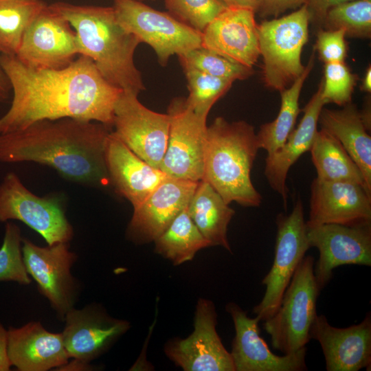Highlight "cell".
I'll use <instances>...</instances> for the list:
<instances>
[{
	"instance_id": "cell-1",
	"label": "cell",
	"mask_w": 371,
	"mask_h": 371,
	"mask_svg": "<svg viewBox=\"0 0 371 371\" xmlns=\"http://www.w3.org/2000/svg\"><path fill=\"white\" fill-rule=\"evenodd\" d=\"M0 62L12 92L10 106L0 117V134L66 117L113 128L114 106L122 90L109 83L89 57L78 55L60 69H33L16 56L0 54Z\"/></svg>"
},
{
	"instance_id": "cell-30",
	"label": "cell",
	"mask_w": 371,
	"mask_h": 371,
	"mask_svg": "<svg viewBox=\"0 0 371 371\" xmlns=\"http://www.w3.org/2000/svg\"><path fill=\"white\" fill-rule=\"evenodd\" d=\"M47 5L41 0H0V54L16 56L23 35Z\"/></svg>"
},
{
	"instance_id": "cell-40",
	"label": "cell",
	"mask_w": 371,
	"mask_h": 371,
	"mask_svg": "<svg viewBox=\"0 0 371 371\" xmlns=\"http://www.w3.org/2000/svg\"><path fill=\"white\" fill-rule=\"evenodd\" d=\"M11 366L8 352V330L0 322V371H8Z\"/></svg>"
},
{
	"instance_id": "cell-6",
	"label": "cell",
	"mask_w": 371,
	"mask_h": 371,
	"mask_svg": "<svg viewBox=\"0 0 371 371\" xmlns=\"http://www.w3.org/2000/svg\"><path fill=\"white\" fill-rule=\"evenodd\" d=\"M310 19L308 6L304 4L290 14L258 25L263 81L269 88L280 91L304 71L301 54L308 41Z\"/></svg>"
},
{
	"instance_id": "cell-29",
	"label": "cell",
	"mask_w": 371,
	"mask_h": 371,
	"mask_svg": "<svg viewBox=\"0 0 371 371\" xmlns=\"http://www.w3.org/2000/svg\"><path fill=\"white\" fill-rule=\"evenodd\" d=\"M154 242L155 251L175 265L191 260L198 251L210 247L190 218L188 206Z\"/></svg>"
},
{
	"instance_id": "cell-10",
	"label": "cell",
	"mask_w": 371,
	"mask_h": 371,
	"mask_svg": "<svg viewBox=\"0 0 371 371\" xmlns=\"http://www.w3.org/2000/svg\"><path fill=\"white\" fill-rule=\"evenodd\" d=\"M167 113L170 126L159 169L167 176L199 181L203 175L207 115L196 113L184 98H175Z\"/></svg>"
},
{
	"instance_id": "cell-24",
	"label": "cell",
	"mask_w": 371,
	"mask_h": 371,
	"mask_svg": "<svg viewBox=\"0 0 371 371\" xmlns=\"http://www.w3.org/2000/svg\"><path fill=\"white\" fill-rule=\"evenodd\" d=\"M322 81L316 93L305 106L304 115L297 128L293 129L284 144L265 159V175L271 188L282 198L286 209L288 172L295 162L309 151L317 131L319 115L324 105L322 98Z\"/></svg>"
},
{
	"instance_id": "cell-5",
	"label": "cell",
	"mask_w": 371,
	"mask_h": 371,
	"mask_svg": "<svg viewBox=\"0 0 371 371\" xmlns=\"http://www.w3.org/2000/svg\"><path fill=\"white\" fill-rule=\"evenodd\" d=\"M320 292L314 273V258L304 256L285 290L280 305L263 328L273 348L284 355L306 347L317 316L316 304Z\"/></svg>"
},
{
	"instance_id": "cell-43",
	"label": "cell",
	"mask_w": 371,
	"mask_h": 371,
	"mask_svg": "<svg viewBox=\"0 0 371 371\" xmlns=\"http://www.w3.org/2000/svg\"><path fill=\"white\" fill-rule=\"evenodd\" d=\"M361 90L362 91L370 92L371 91V68L369 66L364 74V76L362 80L361 85Z\"/></svg>"
},
{
	"instance_id": "cell-23",
	"label": "cell",
	"mask_w": 371,
	"mask_h": 371,
	"mask_svg": "<svg viewBox=\"0 0 371 371\" xmlns=\"http://www.w3.org/2000/svg\"><path fill=\"white\" fill-rule=\"evenodd\" d=\"M8 352L12 366L20 371L59 368L70 358L62 333H51L38 322L8 330Z\"/></svg>"
},
{
	"instance_id": "cell-42",
	"label": "cell",
	"mask_w": 371,
	"mask_h": 371,
	"mask_svg": "<svg viewBox=\"0 0 371 371\" xmlns=\"http://www.w3.org/2000/svg\"><path fill=\"white\" fill-rule=\"evenodd\" d=\"M227 7H241L257 10L258 0H218Z\"/></svg>"
},
{
	"instance_id": "cell-17",
	"label": "cell",
	"mask_w": 371,
	"mask_h": 371,
	"mask_svg": "<svg viewBox=\"0 0 371 371\" xmlns=\"http://www.w3.org/2000/svg\"><path fill=\"white\" fill-rule=\"evenodd\" d=\"M64 319L61 333L69 357L88 363L106 352L130 326L126 320L110 317L96 304L81 309L74 307Z\"/></svg>"
},
{
	"instance_id": "cell-8",
	"label": "cell",
	"mask_w": 371,
	"mask_h": 371,
	"mask_svg": "<svg viewBox=\"0 0 371 371\" xmlns=\"http://www.w3.org/2000/svg\"><path fill=\"white\" fill-rule=\"evenodd\" d=\"M275 255L271 269L262 279L266 291L253 311L260 321L271 318L278 311L298 265L310 248L302 203L298 199L289 214L276 218Z\"/></svg>"
},
{
	"instance_id": "cell-33",
	"label": "cell",
	"mask_w": 371,
	"mask_h": 371,
	"mask_svg": "<svg viewBox=\"0 0 371 371\" xmlns=\"http://www.w3.org/2000/svg\"><path fill=\"white\" fill-rule=\"evenodd\" d=\"M182 67L196 69L205 74L235 81L248 78L253 68L234 63L203 47L178 55Z\"/></svg>"
},
{
	"instance_id": "cell-4",
	"label": "cell",
	"mask_w": 371,
	"mask_h": 371,
	"mask_svg": "<svg viewBox=\"0 0 371 371\" xmlns=\"http://www.w3.org/2000/svg\"><path fill=\"white\" fill-rule=\"evenodd\" d=\"M258 149L252 125L216 117L206 129L202 179L229 205L258 207L262 196L250 176Z\"/></svg>"
},
{
	"instance_id": "cell-11",
	"label": "cell",
	"mask_w": 371,
	"mask_h": 371,
	"mask_svg": "<svg viewBox=\"0 0 371 371\" xmlns=\"http://www.w3.org/2000/svg\"><path fill=\"white\" fill-rule=\"evenodd\" d=\"M138 94L122 91L113 111V133L134 153L159 169L167 146L170 126L168 113L150 110Z\"/></svg>"
},
{
	"instance_id": "cell-37",
	"label": "cell",
	"mask_w": 371,
	"mask_h": 371,
	"mask_svg": "<svg viewBox=\"0 0 371 371\" xmlns=\"http://www.w3.org/2000/svg\"><path fill=\"white\" fill-rule=\"evenodd\" d=\"M345 36L342 29L318 32L315 49L324 64L344 62L347 56Z\"/></svg>"
},
{
	"instance_id": "cell-2",
	"label": "cell",
	"mask_w": 371,
	"mask_h": 371,
	"mask_svg": "<svg viewBox=\"0 0 371 371\" xmlns=\"http://www.w3.org/2000/svg\"><path fill=\"white\" fill-rule=\"evenodd\" d=\"M112 130L95 121L40 120L0 134V163L33 161L53 168L70 181L107 186L111 183L104 150Z\"/></svg>"
},
{
	"instance_id": "cell-18",
	"label": "cell",
	"mask_w": 371,
	"mask_h": 371,
	"mask_svg": "<svg viewBox=\"0 0 371 371\" xmlns=\"http://www.w3.org/2000/svg\"><path fill=\"white\" fill-rule=\"evenodd\" d=\"M311 191L307 225H371V195L361 185L348 181H323L315 178Z\"/></svg>"
},
{
	"instance_id": "cell-39",
	"label": "cell",
	"mask_w": 371,
	"mask_h": 371,
	"mask_svg": "<svg viewBox=\"0 0 371 371\" xmlns=\"http://www.w3.org/2000/svg\"><path fill=\"white\" fill-rule=\"evenodd\" d=\"M352 0H307L310 14L313 15L320 21H323L327 11L332 7Z\"/></svg>"
},
{
	"instance_id": "cell-22",
	"label": "cell",
	"mask_w": 371,
	"mask_h": 371,
	"mask_svg": "<svg viewBox=\"0 0 371 371\" xmlns=\"http://www.w3.org/2000/svg\"><path fill=\"white\" fill-rule=\"evenodd\" d=\"M104 157L110 183L133 208L168 177L134 153L113 131L106 141Z\"/></svg>"
},
{
	"instance_id": "cell-7",
	"label": "cell",
	"mask_w": 371,
	"mask_h": 371,
	"mask_svg": "<svg viewBox=\"0 0 371 371\" xmlns=\"http://www.w3.org/2000/svg\"><path fill=\"white\" fill-rule=\"evenodd\" d=\"M119 24L155 51L159 63L165 66L174 55L201 47L202 32L156 10L138 0H113Z\"/></svg>"
},
{
	"instance_id": "cell-36",
	"label": "cell",
	"mask_w": 371,
	"mask_h": 371,
	"mask_svg": "<svg viewBox=\"0 0 371 371\" xmlns=\"http://www.w3.org/2000/svg\"><path fill=\"white\" fill-rule=\"evenodd\" d=\"M358 76L352 74L344 62L324 64L322 98L325 104L345 106L351 102Z\"/></svg>"
},
{
	"instance_id": "cell-25",
	"label": "cell",
	"mask_w": 371,
	"mask_h": 371,
	"mask_svg": "<svg viewBox=\"0 0 371 371\" xmlns=\"http://www.w3.org/2000/svg\"><path fill=\"white\" fill-rule=\"evenodd\" d=\"M341 110L323 109L319 115L321 128L334 136L359 168L371 192V137L361 113L351 102Z\"/></svg>"
},
{
	"instance_id": "cell-31",
	"label": "cell",
	"mask_w": 371,
	"mask_h": 371,
	"mask_svg": "<svg viewBox=\"0 0 371 371\" xmlns=\"http://www.w3.org/2000/svg\"><path fill=\"white\" fill-rule=\"evenodd\" d=\"M327 30H344L346 36L370 38L371 0H352L330 8L323 20Z\"/></svg>"
},
{
	"instance_id": "cell-27",
	"label": "cell",
	"mask_w": 371,
	"mask_h": 371,
	"mask_svg": "<svg viewBox=\"0 0 371 371\" xmlns=\"http://www.w3.org/2000/svg\"><path fill=\"white\" fill-rule=\"evenodd\" d=\"M317 171L323 181H348L363 186L368 191L363 175L341 144L324 129L317 131L309 150Z\"/></svg>"
},
{
	"instance_id": "cell-26",
	"label": "cell",
	"mask_w": 371,
	"mask_h": 371,
	"mask_svg": "<svg viewBox=\"0 0 371 371\" xmlns=\"http://www.w3.org/2000/svg\"><path fill=\"white\" fill-rule=\"evenodd\" d=\"M189 215L210 246H221L229 251L227 226L235 211L207 181H198L188 205Z\"/></svg>"
},
{
	"instance_id": "cell-21",
	"label": "cell",
	"mask_w": 371,
	"mask_h": 371,
	"mask_svg": "<svg viewBox=\"0 0 371 371\" xmlns=\"http://www.w3.org/2000/svg\"><path fill=\"white\" fill-rule=\"evenodd\" d=\"M198 181L168 177L133 208L128 231L141 241H154L188 205Z\"/></svg>"
},
{
	"instance_id": "cell-28",
	"label": "cell",
	"mask_w": 371,
	"mask_h": 371,
	"mask_svg": "<svg viewBox=\"0 0 371 371\" xmlns=\"http://www.w3.org/2000/svg\"><path fill=\"white\" fill-rule=\"evenodd\" d=\"M314 55L313 52L304 71L291 85L280 91L281 105L276 118L262 124L256 134L259 148L265 150L267 155L278 151L294 129L296 119L302 111L299 107L300 92L313 67Z\"/></svg>"
},
{
	"instance_id": "cell-14",
	"label": "cell",
	"mask_w": 371,
	"mask_h": 371,
	"mask_svg": "<svg viewBox=\"0 0 371 371\" xmlns=\"http://www.w3.org/2000/svg\"><path fill=\"white\" fill-rule=\"evenodd\" d=\"M306 236L310 247L319 251L314 273L320 291L331 280L335 268L344 265H371V225H306Z\"/></svg>"
},
{
	"instance_id": "cell-35",
	"label": "cell",
	"mask_w": 371,
	"mask_h": 371,
	"mask_svg": "<svg viewBox=\"0 0 371 371\" xmlns=\"http://www.w3.org/2000/svg\"><path fill=\"white\" fill-rule=\"evenodd\" d=\"M172 16L202 32L227 6L218 0H164Z\"/></svg>"
},
{
	"instance_id": "cell-41",
	"label": "cell",
	"mask_w": 371,
	"mask_h": 371,
	"mask_svg": "<svg viewBox=\"0 0 371 371\" xmlns=\"http://www.w3.org/2000/svg\"><path fill=\"white\" fill-rule=\"evenodd\" d=\"M12 87L0 62V104L5 102L10 97Z\"/></svg>"
},
{
	"instance_id": "cell-3",
	"label": "cell",
	"mask_w": 371,
	"mask_h": 371,
	"mask_svg": "<svg viewBox=\"0 0 371 371\" xmlns=\"http://www.w3.org/2000/svg\"><path fill=\"white\" fill-rule=\"evenodd\" d=\"M74 28L79 55L91 58L111 85L139 94L145 89L134 62L139 39L118 23L112 7L80 5L66 2L49 5Z\"/></svg>"
},
{
	"instance_id": "cell-15",
	"label": "cell",
	"mask_w": 371,
	"mask_h": 371,
	"mask_svg": "<svg viewBox=\"0 0 371 371\" xmlns=\"http://www.w3.org/2000/svg\"><path fill=\"white\" fill-rule=\"evenodd\" d=\"M216 313L212 302L200 299L194 331L187 338L170 341L165 352L186 371H235L230 352L216 330Z\"/></svg>"
},
{
	"instance_id": "cell-34",
	"label": "cell",
	"mask_w": 371,
	"mask_h": 371,
	"mask_svg": "<svg viewBox=\"0 0 371 371\" xmlns=\"http://www.w3.org/2000/svg\"><path fill=\"white\" fill-rule=\"evenodd\" d=\"M22 239L19 226L7 223L0 247V282L12 281L22 285L31 282L23 258Z\"/></svg>"
},
{
	"instance_id": "cell-19",
	"label": "cell",
	"mask_w": 371,
	"mask_h": 371,
	"mask_svg": "<svg viewBox=\"0 0 371 371\" xmlns=\"http://www.w3.org/2000/svg\"><path fill=\"white\" fill-rule=\"evenodd\" d=\"M255 11L227 7L202 32L201 47L253 68L260 56Z\"/></svg>"
},
{
	"instance_id": "cell-13",
	"label": "cell",
	"mask_w": 371,
	"mask_h": 371,
	"mask_svg": "<svg viewBox=\"0 0 371 371\" xmlns=\"http://www.w3.org/2000/svg\"><path fill=\"white\" fill-rule=\"evenodd\" d=\"M78 55L74 28L63 15L47 5L25 31L16 57L33 69H60Z\"/></svg>"
},
{
	"instance_id": "cell-12",
	"label": "cell",
	"mask_w": 371,
	"mask_h": 371,
	"mask_svg": "<svg viewBox=\"0 0 371 371\" xmlns=\"http://www.w3.org/2000/svg\"><path fill=\"white\" fill-rule=\"evenodd\" d=\"M22 254L27 272L37 284L60 318L74 308L78 286L71 268L76 260L69 243H58L47 247L38 246L22 239Z\"/></svg>"
},
{
	"instance_id": "cell-9",
	"label": "cell",
	"mask_w": 371,
	"mask_h": 371,
	"mask_svg": "<svg viewBox=\"0 0 371 371\" xmlns=\"http://www.w3.org/2000/svg\"><path fill=\"white\" fill-rule=\"evenodd\" d=\"M10 220L23 222L48 245L69 243L74 235L58 197L33 194L13 172H8L0 183V222Z\"/></svg>"
},
{
	"instance_id": "cell-44",
	"label": "cell",
	"mask_w": 371,
	"mask_h": 371,
	"mask_svg": "<svg viewBox=\"0 0 371 371\" xmlns=\"http://www.w3.org/2000/svg\"><path fill=\"white\" fill-rule=\"evenodd\" d=\"M138 1H145V0H138Z\"/></svg>"
},
{
	"instance_id": "cell-32",
	"label": "cell",
	"mask_w": 371,
	"mask_h": 371,
	"mask_svg": "<svg viewBox=\"0 0 371 371\" xmlns=\"http://www.w3.org/2000/svg\"><path fill=\"white\" fill-rule=\"evenodd\" d=\"M188 82V105L196 113L208 115L214 103L232 87L233 81L205 74L196 69L182 67Z\"/></svg>"
},
{
	"instance_id": "cell-38",
	"label": "cell",
	"mask_w": 371,
	"mask_h": 371,
	"mask_svg": "<svg viewBox=\"0 0 371 371\" xmlns=\"http://www.w3.org/2000/svg\"><path fill=\"white\" fill-rule=\"evenodd\" d=\"M306 2L307 0H258L256 11H260L262 16H277L289 9L306 4Z\"/></svg>"
},
{
	"instance_id": "cell-16",
	"label": "cell",
	"mask_w": 371,
	"mask_h": 371,
	"mask_svg": "<svg viewBox=\"0 0 371 371\" xmlns=\"http://www.w3.org/2000/svg\"><path fill=\"white\" fill-rule=\"evenodd\" d=\"M234 325L235 337L230 352L235 371H303L306 348L296 352L278 356L271 351L260 337L256 317H249L236 304L226 306Z\"/></svg>"
},
{
	"instance_id": "cell-20",
	"label": "cell",
	"mask_w": 371,
	"mask_h": 371,
	"mask_svg": "<svg viewBox=\"0 0 371 371\" xmlns=\"http://www.w3.org/2000/svg\"><path fill=\"white\" fill-rule=\"evenodd\" d=\"M311 339L322 349L328 371L370 370L371 366V315L348 328L331 326L325 315H317L310 330Z\"/></svg>"
}]
</instances>
